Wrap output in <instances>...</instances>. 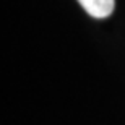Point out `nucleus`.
<instances>
[{"label":"nucleus","instance_id":"f257e3e1","mask_svg":"<svg viewBox=\"0 0 125 125\" xmlns=\"http://www.w3.org/2000/svg\"><path fill=\"white\" fill-rule=\"evenodd\" d=\"M84 11L93 18H107L114 11L115 0H78Z\"/></svg>","mask_w":125,"mask_h":125}]
</instances>
